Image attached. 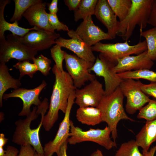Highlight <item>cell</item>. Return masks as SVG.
Returning a JSON list of instances; mask_svg holds the SVG:
<instances>
[{"instance_id": "bcb514c9", "label": "cell", "mask_w": 156, "mask_h": 156, "mask_svg": "<svg viewBox=\"0 0 156 156\" xmlns=\"http://www.w3.org/2000/svg\"><path fill=\"white\" fill-rule=\"evenodd\" d=\"M34 156H42L40 154L35 152Z\"/></svg>"}, {"instance_id": "8992f818", "label": "cell", "mask_w": 156, "mask_h": 156, "mask_svg": "<svg viewBox=\"0 0 156 156\" xmlns=\"http://www.w3.org/2000/svg\"><path fill=\"white\" fill-rule=\"evenodd\" d=\"M91 49L93 51L99 52L107 59L116 65L118 59L132 54L138 55L147 50V48L145 40L134 45L129 44L127 40L114 44L100 42L91 46Z\"/></svg>"}, {"instance_id": "ee69618b", "label": "cell", "mask_w": 156, "mask_h": 156, "mask_svg": "<svg viewBox=\"0 0 156 156\" xmlns=\"http://www.w3.org/2000/svg\"><path fill=\"white\" fill-rule=\"evenodd\" d=\"M91 156H103V155L101 151L97 149L92 154Z\"/></svg>"}, {"instance_id": "30bf717a", "label": "cell", "mask_w": 156, "mask_h": 156, "mask_svg": "<svg viewBox=\"0 0 156 156\" xmlns=\"http://www.w3.org/2000/svg\"><path fill=\"white\" fill-rule=\"evenodd\" d=\"M116 65L110 62L101 54L96 58L93 65L89 71H93L96 75L103 77L105 82V95H109L119 86L123 79L120 78L115 69Z\"/></svg>"}, {"instance_id": "484cf974", "label": "cell", "mask_w": 156, "mask_h": 156, "mask_svg": "<svg viewBox=\"0 0 156 156\" xmlns=\"http://www.w3.org/2000/svg\"><path fill=\"white\" fill-rule=\"evenodd\" d=\"M118 75L122 79H143L151 82H156V72L151 70L150 69H144L128 71L118 73Z\"/></svg>"}, {"instance_id": "4316f807", "label": "cell", "mask_w": 156, "mask_h": 156, "mask_svg": "<svg viewBox=\"0 0 156 156\" xmlns=\"http://www.w3.org/2000/svg\"><path fill=\"white\" fill-rule=\"evenodd\" d=\"M140 32L141 36L145 39L147 45V55L152 61H156V27Z\"/></svg>"}, {"instance_id": "4dcf8cb0", "label": "cell", "mask_w": 156, "mask_h": 156, "mask_svg": "<svg viewBox=\"0 0 156 156\" xmlns=\"http://www.w3.org/2000/svg\"><path fill=\"white\" fill-rule=\"evenodd\" d=\"M13 67L19 70L20 73L19 79L20 80L25 75H28L31 78H32L34 75L38 71L35 64L30 63L29 61H18L13 66Z\"/></svg>"}, {"instance_id": "60d3db41", "label": "cell", "mask_w": 156, "mask_h": 156, "mask_svg": "<svg viewBox=\"0 0 156 156\" xmlns=\"http://www.w3.org/2000/svg\"><path fill=\"white\" fill-rule=\"evenodd\" d=\"M68 143L67 140L61 146L56 153L57 156H67L66 151Z\"/></svg>"}, {"instance_id": "f6af8a7d", "label": "cell", "mask_w": 156, "mask_h": 156, "mask_svg": "<svg viewBox=\"0 0 156 156\" xmlns=\"http://www.w3.org/2000/svg\"><path fill=\"white\" fill-rule=\"evenodd\" d=\"M5 153V151L4 150L3 147H0V156H4Z\"/></svg>"}, {"instance_id": "2e32d148", "label": "cell", "mask_w": 156, "mask_h": 156, "mask_svg": "<svg viewBox=\"0 0 156 156\" xmlns=\"http://www.w3.org/2000/svg\"><path fill=\"white\" fill-rule=\"evenodd\" d=\"M80 38L88 45L91 47L103 40L112 38L94 23L92 16L83 20L75 31Z\"/></svg>"}, {"instance_id": "ba28073f", "label": "cell", "mask_w": 156, "mask_h": 156, "mask_svg": "<svg viewBox=\"0 0 156 156\" xmlns=\"http://www.w3.org/2000/svg\"><path fill=\"white\" fill-rule=\"evenodd\" d=\"M65 67L71 77L75 87L79 89L88 81L96 78L94 75L90 73V69L94 63L79 58L76 55L64 52Z\"/></svg>"}, {"instance_id": "ab89813d", "label": "cell", "mask_w": 156, "mask_h": 156, "mask_svg": "<svg viewBox=\"0 0 156 156\" xmlns=\"http://www.w3.org/2000/svg\"><path fill=\"white\" fill-rule=\"evenodd\" d=\"M19 151L16 147L10 145L8 146L4 156H16Z\"/></svg>"}, {"instance_id": "ffe728a7", "label": "cell", "mask_w": 156, "mask_h": 156, "mask_svg": "<svg viewBox=\"0 0 156 156\" xmlns=\"http://www.w3.org/2000/svg\"><path fill=\"white\" fill-rule=\"evenodd\" d=\"M11 1H0V37L4 36V32L7 30L11 32L12 34L20 37H23L32 30H39L40 28L34 27L30 28H25L18 25V22L15 21L13 23L7 22L5 19L4 11L6 5L10 3Z\"/></svg>"}, {"instance_id": "cb8c5ba5", "label": "cell", "mask_w": 156, "mask_h": 156, "mask_svg": "<svg viewBox=\"0 0 156 156\" xmlns=\"http://www.w3.org/2000/svg\"><path fill=\"white\" fill-rule=\"evenodd\" d=\"M107 1L120 22L127 17L132 5V0H107Z\"/></svg>"}, {"instance_id": "e0dca14e", "label": "cell", "mask_w": 156, "mask_h": 156, "mask_svg": "<svg viewBox=\"0 0 156 156\" xmlns=\"http://www.w3.org/2000/svg\"><path fill=\"white\" fill-rule=\"evenodd\" d=\"M94 15L96 18L106 27L107 33L112 38L117 36L120 21L114 13L107 0H98L96 8Z\"/></svg>"}, {"instance_id": "9a60e30c", "label": "cell", "mask_w": 156, "mask_h": 156, "mask_svg": "<svg viewBox=\"0 0 156 156\" xmlns=\"http://www.w3.org/2000/svg\"><path fill=\"white\" fill-rule=\"evenodd\" d=\"M70 39L60 37L55 40V44L73 51L78 57L94 63L96 57L93 53L91 47L87 45L73 29L67 32Z\"/></svg>"}, {"instance_id": "836d02e7", "label": "cell", "mask_w": 156, "mask_h": 156, "mask_svg": "<svg viewBox=\"0 0 156 156\" xmlns=\"http://www.w3.org/2000/svg\"><path fill=\"white\" fill-rule=\"evenodd\" d=\"M47 15L49 23L54 31L56 30L57 31L63 30L68 32L69 31L66 25L59 21L57 14L48 13Z\"/></svg>"}, {"instance_id": "277c9868", "label": "cell", "mask_w": 156, "mask_h": 156, "mask_svg": "<svg viewBox=\"0 0 156 156\" xmlns=\"http://www.w3.org/2000/svg\"><path fill=\"white\" fill-rule=\"evenodd\" d=\"M132 1L129 14L123 21L120 22L117 34L125 41L130 38L136 26L140 27V31L146 27L153 0H132Z\"/></svg>"}, {"instance_id": "d590c367", "label": "cell", "mask_w": 156, "mask_h": 156, "mask_svg": "<svg viewBox=\"0 0 156 156\" xmlns=\"http://www.w3.org/2000/svg\"><path fill=\"white\" fill-rule=\"evenodd\" d=\"M35 150L30 144L21 146L20 151L16 156H34Z\"/></svg>"}, {"instance_id": "4fadbf2b", "label": "cell", "mask_w": 156, "mask_h": 156, "mask_svg": "<svg viewBox=\"0 0 156 156\" xmlns=\"http://www.w3.org/2000/svg\"><path fill=\"white\" fill-rule=\"evenodd\" d=\"M105 94L102 84L95 79L83 88L75 90V103L80 107H97Z\"/></svg>"}, {"instance_id": "9c48e42d", "label": "cell", "mask_w": 156, "mask_h": 156, "mask_svg": "<svg viewBox=\"0 0 156 156\" xmlns=\"http://www.w3.org/2000/svg\"><path fill=\"white\" fill-rule=\"evenodd\" d=\"M142 83L132 79H123L119 87L127 98L125 110L129 114H133L139 110L151 100L141 89Z\"/></svg>"}, {"instance_id": "5b68a950", "label": "cell", "mask_w": 156, "mask_h": 156, "mask_svg": "<svg viewBox=\"0 0 156 156\" xmlns=\"http://www.w3.org/2000/svg\"><path fill=\"white\" fill-rule=\"evenodd\" d=\"M110 129L107 126L103 129L90 128L84 131L78 127H75L72 121L70 122V129L68 143L75 145L85 141H91L96 143L107 150L116 147V142L110 137Z\"/></svg>"}, {"instance_id": "d4e9b609", "label": "cell", "mask_w": 156, "mask_h": 156, "mask_svg": "<svg viewBox=\"0 0 156 156\" xmlns=\"http://www.w3.org/2000/svg\"><path fill=\"white\" fill-rule=\"evenodd\" d=\"M97 0H82L78 8L74 11L75 21L84 19L89 16L94 15Z\"/></svg>"}, {"instance_id": "f35d334b", "label": "cell", "mask_w": 156, "mask_h": 156, "mask_svg": "<svg viewBox=\"0 0 156 156\" xmlns=\"http://www.w3.org/2000/svg\"><path fill=\"white\" fill-rule=\"evenodd\" d=\"M58 2L57 0H52L50 3L48 4V9L49 11V13L57 14L58 11Z\"/></svg>"}, {"instance_id": "ac0fdd59", "label": "cell", "mask_w": 156, "mask_h": 156, "mask_svg": "<svg viewBox=\"0 0 156 156\" xmlns=\"http://www.w3.org/2000/svg\"><path fill=\"white\" fill-rule=\"evenodd\" d=\"M154 64L147 55V50L135 56L129 55L118 59L115 69L117 73L141 69H150Z\"/></svg>"}, {"instance_id": "5bb4252c", "label": "cell", "mask_w": 156, "mask_h": 156, "mask_svg": "<svg viewBox=\"0 0 156 156\" xmlns=\"http://www.w3.org/2000/svg\"><path fill=\"white\" fill-rule=\"evenodd\" d=\"M47 85L46 82L43 80L40 85L34 88L28 89L19 88L13 90L10 93L4 94L3 99L7 100L12 97H17L21 99L23 102V106L18 115L27 116L31 112L30 107L31 105H34L38 106L41 104L42 102L39 99V95Z\"/></svg>"}, {"instance_id": "b9f144b4", "label": "cell", "mask_w": 156, "mask_h": 156, "mask_svg": "<svg viewBox=\"0 0 156 156\" xmlns=\"http://www.w3.org/2000/svg\"><path fill=\"white\" fill-rule=\"evenodd\" d=\"M156 151V144L151 148L149 151L145 152L142 151V153L144 156H154Z\"/></svg>"}, {"instance_id": "1f68e13d", "label": "cell", "mask_w": 156, "mask_h": 156, "mask_svg": "<svg viewBox=\"0 0 156 156\" xmlns=\"http://www.w3.org/2000/svg\"><path fill=\"white\" fill-rule=\"evenodd\" d=\"M33 61L36 66L38 71H40L44 75L47 76L49 73L51 69V59L40 54L36 58L34 57Z\"/></svg>"}, {"instance_id": "f546056e", "label": "cell", "mask_w": 156, "mask_h": 156, "mask_svg": "<svg viewBox=\"0 0 156 156\" xmlns=\"http://www.w3.org/2000/svg\"><path fill=\"white\" fill-rule=\"evenodd\" d=\"M147 103L140 109L137 118L146 121L156 119V100L151 99Z\"/></svg>"}, {"instance_id": "e575fe53", "label": "cell", "mask_w": 156, "mask_h": 156, "mask_svg": "<svg viewBox=\"0 0 156 156\" xmlns=\"http://www.w3.org/2000/svg\"><path fill=\"white\" fill-rule=\"evenodd\" d=\"M141 89L146 94L151 96L156 99V82H151L148 84L142 83Z\"/></svg>"}, {"instance_id": "44dd1931", "label": "cell", "mask_w": 156, "mask_h": 156, "mask_svg": "<svg viewBox=\"0 0 156 156\" xmlns=\"http://www.w3.org/2000/svg\"><path fill=\"white\" fill-rule=\"evenodd\" d=\"M135 137V141L142 151H148L151 144L156 141V119L146 121Z\"/></svg>"}, {"instance_id": "d6986e66", "label": "cell", "mask_w": 156, "mask_h": 156, "mask_svg": "<svg viewBox=\"0 0 156 156\" xmlns=\"http://www.w3.org/2000/svg\"><path fill=\"white\" fill-rule=\"evenodd\" d=\"M47 3L43 1L33 5L24 13L23 16L30 25L40 29L55 32L49 23L47 13L46 11Z\"/></svg>"}, {"instance_id": "7c38bea8", "label": "cell", "mask_w": 156, "mask_h": 156, "mask_svg": "<svg viewBox=\"0 0 156 156\" xmlns=\"http://www.w3.org/2000/svg\"><path fill=\"white\" fill-rule=\"evenodd\" d=\"M15 35L22 43L37 51L49 48L60 37L58 33L43 29L31 30L21 37Z\"/></svg>"}, {"instance_id": "83f0119b", "label": "cell", "mask_w": 156, "mask_h": 156, "mask_svg": "<svg viewBox=\"0 0 156 156\" xmlns=\"http://www.w3.org/2000/svg\"><path fill=\"white\" fill-rule=\"evenodd\" d=\"M15 9L14 14L10 19L11 22H18L23 14L30 6L42 1L41 0H14Z\"/></svg>"}, {"instance_id": "7bdbcfd3", "label": "cell", "mask_w": 156, "mask_h": 156, "mask_svg": "<svg viewBox=\"0 0 156 156\" xmlns=\"http://www.w3.org/2000/svg\"><path fill=\"white\" fill-rule=\"evenodd\" d=\"M8 139L5 137V135L2 133L0 134V147L3 146L7 143Z\"/></svg>"}, {"instance_id": "f1b7e54d", "label": "cell", "mask_w": 156, "mask_h": 156, "mask_svg": "<svg viewBox=\"0 0 156 156\" xmlns=\"http://www.w3.org/2000/svg\"><path fill=\"white\" fill-rule=\"evenodd\" d=\"M135 140H131L122 143L114 156H144L140 151Z\"/></svg>"}, {"instance_id": "7a4b0ae2", "label": "cell", "mask_w": 156, "mask_h": 156, "mask_svg": "<svg viewBox=\"0 0 156 156\" xmlns=\"http://www.w3.org/2000/svg\"><path fill=\"white\" fill-rule=\"evenodd\" d=\"M52 70L55 76V81L49 109L44 116L42 122V126L47 131L51 130L57 120L59 111L60 110L64 113H65L69 96L77 89L67 72L60 71L55 64Z\"/></svg>"}, {"instance_id": "74e56055", "label": "cell", "mask_w": 156, "mask_h": 156, "mask_svg": "<svg viewBox=\"0 0 156 156\" xmlns=\"http://www.w3.org/2000/svg\"><path fill=\"white\" fill-rule=\"evenodd\" d=\"M82 0H64L65 5L70 11L76 10L79 7Z\"/></svg>"}, {"instance_id": "603a6c76", "label": "cell", "mask_w": 156, "mask_h": 156, "mask_svg": "<svg viewBox=\"0 0 156 156\" xmlns=\"http://www.w3.org/2000/svg\"><path fill=\"white\" fill-rule=\"evenodd\" d=\"M20 79H15L10 75L5 64L0 63V107L3 106L2 99L5 92L10 88L14 90L20 88L21 85Z\"/></svg>"}, {"instance_id": "8fae6325", "label": "cell", "mask_w": 156, "mask_h": 156, "mask_svg": "<svg viewBox=\"0 0 156 156\" xmlns=\"http://www.w3.org/2000/svg\"><path fill=\"white\" fill-rule=\"evenodd\" d=\"M75 91L69 96L64 118L60 123L54 138L46 144L43 148L44 156H52L69 138L70 129V115L75 99Z\"/></svg>"}, {"instance_id": "3957f363", "label": "cell", "mask_w": 156, "mask_h": 156, "mask_svg": "<svg viewBox=\"0 0 156 156\" xmlns=\"http://www.w3.org/2000/svg\"><path fill=\"white\" fill-rule=\"evenodd\" d=\"M124 97L119 86L111 94L104 95L97 107L101 112L103 122H106L110 129L112 138L115 142L118 137L117 127L119 121L123 119L134 121L125 111L123 105Z\"/></svg>"}, {"instance_id": "7402d4cb", "label": "cell", "mask_w": 156, "mask_h": 156, "mask_svg": "<svg viewBox=\"0 0 156 156\" xmlns=\"http://www.w3.org/2000/svg\"><path fill=\"white\" fill-rule=\"evenodd\" d=\"M76 117L78 121L88 125L94 126L103 122L101 112L96 107H79L77 110Z\"/></svg>"}, {"instance_id": "52a82bcc", "label": "cell", "mask_w": 156, "mask_h": 156, "mask_svg": "<svg viewBox=\"0 0 156 156\" xmlns=\"http://www.w3.org/2000/svg\"><path fill=\"white\" fill-rule=\"evenodd\" d=\"M0 37V62L5 64L12 59L18 61L32 60L37 51L31 49L19 41L15 35Z\"/></svg>"}, {"instance_id": "8d00e7d4", "label": "cell", "mask_w": 156, "mask_h": 156, "mask_svg": "<svg viewBox=\"0 0 156 156\" xmlns=\"http://www.w3.org/2000/svg\"><path fill=\"white\" fill-rule=\"evenodd\" d=\"M148 23L156 27V0H153Z\"/></svg>"}, {"instance_id": "6da1fadb", "label": "cell", "mask_w": 156, "mask_h": 156, "mask_svg": "<svg viewBox=\"0 0 156 156\" xmlns=\"http://www.w3.org/2000/svg\"><path fill=\"white\" fill-rule=\"evenodd\" d=\"M48 108V100L45 98L37 107L36 106L33 107L25 119L17 120L15 122L16 127L12 142L21 146L30 144L36 152L44 156L39 133L43 118Z\"/></svg>"}, {"instance_id": "d6a6232c", "label": "cell", "mask_w": 156, "mask_h": 156, "mask_svg": "<svg viewBox=\"0 0 156 156\" xmlns=\"http://www.w3.org/2000/svg\"><path fill=\"white\" fill-rule=\"evenodd\" d=\"M62 47L57 44L50 49L51 57L55 63V65L58 69L61 71H64L62 63L64 60V52L61 49Z\"/></svg>"}]
</instances>
